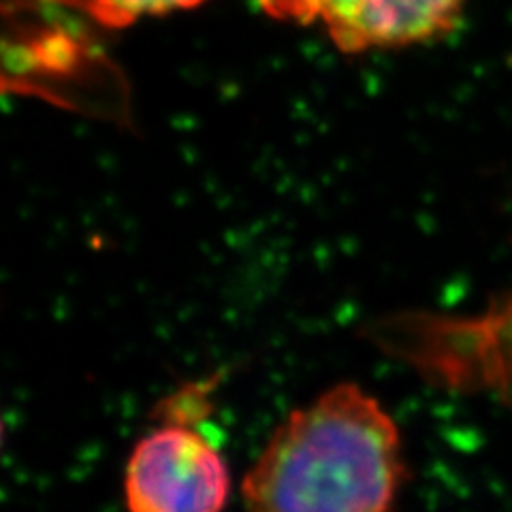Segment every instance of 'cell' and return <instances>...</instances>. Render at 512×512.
I'll list each match as a JSON object with an SVG mask.
<instances>
[{
	"label": "cell",
	"instance_id": "4",
	"mask_svg": "<svg viewBox=\"0 0 512 512\" xmlns=\"http://www.w3.org/2000/svg\"><path fill=\"white\" fill-rule=\"evenodd\" d=\"M75 9L107 28H126L141 18L192 9L205 0H43Z\"/></svg>",
	"mask_w": 512,
	"mask_h": 512
},
{
	"label": "cell",
	"instance_id": "1",
	"mask_svg": "<svg viewBox=\"0 0 512 512\" xmlns=\"http://www.w3.org/2000/svg\"><path fill=\"white\" fill-rule=\"evenodd\" d=\"M404 480L393 416L340 382L276 427L242 493L248 512H391Z\"/></svg>",
	"mask_w": 512,
	"mask_h": 512
},
{
	"label": "cell",
	"instance_id": "2",
	"mask_svg": "<svg viewBox=\"0 0 512 512\" xmlns=\"http://www.w3.org/2000/svg\"><path fill=\"white\" fill-rule=\"evenodd\" d=\"M229 495L227 461L190 427H158L141 438L128 457V512H222Z\"/></svg>",
	"mask_w": 512,
	"mask_h": 512
},
{
	"label": "cell",
	"instance_id": "5",
	"mask_svg": "<svg viewBox=\"0 0 512 512\" xmlns=\"http://www.w3.org/2000/svg\"><path fill=\"white\" fill-rule=\"evenodd\" d=\"M259 5L274 20L312 24L318 22L320 0H259Z\"/></svg>",
	"mask_w": 512,
	"mask_h": 512
},
{
	"label": "cell",
	"instance_id": "3",
	"mask_svg": "<svg viewBox=\"0 0 512 512\" xmlns=\"http://www.w3.org/2000/svg\"><path fill=\"white\" fill-rule=\"evenodd\" d=\"M463 9L466 0H320L318 22L340 52L361 54L442 39Z\"/></svg>",
	"mask_w": 512,
	"mask_h": 512
}]
</instances>
